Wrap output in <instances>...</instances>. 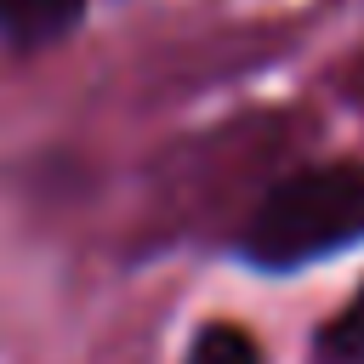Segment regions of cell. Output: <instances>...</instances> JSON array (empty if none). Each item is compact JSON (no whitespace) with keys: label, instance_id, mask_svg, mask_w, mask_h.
<instances>
[{"label":"cell","instance_id":"3","mask_svg":"<svg viewBox=\"0 0 364 364\" xmlns=\"http://www.w3.org/2000/svg\"><path fill=\"white\" fill-rule=\"evenodd\" d=\"M182 364H267V358H262V341H256L245 324H233V318H210V324L193 330Z\"/></svg>","mask_w":364,"mask_h":364},{"label":"cell","instance_id":"2","mask_svg":"<svg viewBox=\"0 0 364 364\" xmlns=\"http://www.w3.org/2000/svg\"><path fill=\"white\" fill-rule=\"evenodd\" d=\"M91 0H0V46L11 51H51L85 23Z\"/></svg>","mask_w":364,"mask_h":364},{"label":"cell","instance_id":"1","mask_svg":"<svg viewBox=\"0 0 364 364\" xmlns=\"http://www.w3.org/2000/svg\"><path fill=\"white\" fill-rule=\"evenodd\" d=\"M364 245V159H324L279 176L233 233V256L256 273H301Z\"/></svg>","mask_w":364,"mask_h":364},{"label":"cell","instance_id":"4","mask_svg":"<svg viewBox=\"0 0 364 364\" xmlns=\"http://www.w3.org/2000/svg\"><path fill=\"white\" fill-rule=\"evenodd\" d=\"M313 364H364V284L313 336Z\"/></svg>","mask_w":364,"mask_h":364}]
</instances>
